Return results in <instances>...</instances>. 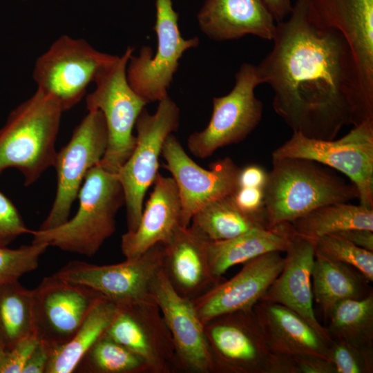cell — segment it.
I'll list each match as a JSON object with an SVG mask.
<instances>
[{"mask_svg": "<svg viewBox=\"0 0 373 373\" xmlns=\"http://www.w3.org/2000/svg\"><path fill=\"white\" fill-rule=\"evenodd\" d=\"M272 41L256 68L274 91V110L293 133L330 140L345 126L373 121V94L349 44L337 30L312 21L303 0L276 23Z\"/></svg>", "mask_w": 373, "mask_h": 373, "instance_id": "1", "label": "cell"}, {"mask_svg": "<svg viewBox=\"0 0 373 373\" xmlns=\"http://www.w3.org/2000/svg\"><path fill=\"white\" fill-rule=\"evenodd\" d=\"M271 160L263 189L269 227L291 222L324 205L358 199L356 186L329 167L304 158Z\"/></svg>", "mask_w": 373, "mask_h": 373, "instance_id": "2", "label": "cell"}, {"mask_svg": "<svg viewBox=\"0 0 373 373\" xmlns=\"http://www.w3.org/2000/svg\"><path fill=\"white\" fill-rule=\"evenodd\" d=\"M76 214L64 224L47 230H31L32 242L91 257L116 229V215L125 204L116 173L99 163L87 172L79 191Z\"/></svg>", "mask_w": 373, "mask_h": 373, "instance_id": "3", "label": "cell"}, {"mask_svg": "<svg viewBox=\"0 0 373 373\" xmlns=\"http://www.w3.org/2000/svg\"><path fill=\"white\" fill-rule=\"evenodd\" d=\"M63 112L53 99L39 90L12 110L0 128V175L8 168H15L28 186L54 167Z\"/></svg>", "mask_w": 373, "mask_h": 373, "instance_id": "4", "label": "cell"}, {"mask_svg": "<svg viewBox=\"0 0 373 373\" xmlns=\"http://www.w3.org/2000/svg\"><path fill=\"white\" fill-rule=\"evenodd\" d=\"M133 50L128 46L123 55H114L103 65L94 79V90L86 97L87 111L99 110L104 115L108 142L99 164L113 173L118 172L135 147L136 137L133 131L148 104L127 80L126 67Z\"/></svg>", "mask_w": 373, "mask_h": 373, "instance_id": "5", "label": "cell"}, {"mask_svg": "<svg viewBox=\"0 0 373 373\" xmlns=\"http://www.w3.org/2000/svg\"><path fill=\"white\" fill-rule=\"evenodd\" d=\"M156 111L150 114L144 108L135 127V147L127 160L116 173L122 186L128 231L137 227L143 211L147 189L158 174L159 157L167 137L177 131L180 108L168 95L158 102Z\"/></svg>", "mask_w": 373, "mask_h": 373, "instance_id": "6", "label": "cell"}, {"mask_svg": "<svg viewBox=\"0 0 373 373\" xmlns=\"http://www.w3.org/2000/svg\"><path fill=\"white\" fill-rule=\"evenodd\" d=\"M315 161L345 175L357 189L359 204L373 209V121L363 122L342 137L321 140L293 133L271 153Z\"/></svg>", "mask_w": 373, "mask_h": 373, "instance_id": "7", "label": "cell"}, {"mask_svg": "<svg viewBox=\"0 0 373 373\" xmlns=\"http://www.w3.org/2000/svg\"><path fill=\"white\" fill-rule=\"evenodd\" d=\"M228 94L213 98L207 126L188 137V149L195 157L204 159L220 148L242 141L259 124L263 106L255 95V88L262 84L256 66L242 64Z\"/></svg>", "mask_w": 373, "mask_h": 373, "instance_id": "8", "label": "cell"}, {"mask_svg": "<svg viewBox=\"0 0 373 373\" xmlns=\"http://www.w3.org/2000/svg\"><path fill=\"white\" fill-rule=\"evenodd\" d=\"M113 56L83 39L62 35L36 60L32 76L37 90L68 111L82 99L99 70Z\"/></svg>", "mask_w": 373, "mask_h": 373, "instance_id": "9", "label": "cell"}, {"mask_svg": "<svg viewBox=\"0 0 373 373\" xmlns=\"http://www.w3.org/2000/svg\"><path fill=\"white\" fill-rule=\"evenodd\" d=\"M162 258L163 243L160 242L122 262L98 265L73 260L54 274L90 287L117 305L155 301V285L162 269Z\"/></svg>", "mask_w": 373, "mask_h": 373, "instance_id": "10", "label": "cell"}, {"mask_svg": "<svg viewBox=\"0 0 373 373\" xmlns=\"http://www.w3.org/2000/svg\"><path fill=\"white\" fill-rule=\"evenodd\" d=\"M155 8L156 52L153 56L150 46H142L137 56H131L126 67L129 85L148 103L168 96V88L184 52L200 44L197 37L188 39L182 37L178 13L173 9L172 0H155Z\"/></svg>", "mask_w": 373, "mask_h": 373, "instance_id": "11", "label": "cell"}, {"mask_svg": "<svg viewBox=\"0 0 373 373\" xmlns=\"http://www.w3.org/2000/svg\"><path fill=\"white\" fill-rule=\"evenodd\" d=\"M108 133L102 113L88 111L75 128L69 142L57 152L54 167L57 191L50 211L39 229L57 227L69 219L73 202L77 198L84 178L103 157Z\"/></svg>", "mask_w": 373, "mask_h": 373, "instance_id": "12", "label": "cell"}, {"mask_svg": "<svg viewBox=\"0 0 373 373\" xmlns=\"http://www.w3.org/2000/svg\"><path fill=\"white\" fill-rule=\"evenodd\" d=\"M204 329L213 373H268L272 353L254 309L216 316Z\"/></svg>", "mask_w": 373, "mask_h": 373, "instance_id": "13", "label": "cell"}, {"mask_svg": "<svg viewBox=\"0 0 373 373\" xmlns=\"http://www.w3.org/2000/svg\"><path fill=\"white\" fill-rule=\"evenodd\" d=\"M164 168L172 175L181 201V224L189 227L194 214L211 202L233 193L238 188L240 168L230 157L211 164L209 169L196 164L174 135L163 146Z\"/></svg>", "mask_w": 373, "mask_h": 373, "instance_id": "14", "label": "cell"}, {"mask_svg": "<svg viewBox=\"0 0 373 373\" xmlns=\"http://www.w3.org/2000/svg\"><path fill=\"white\" fill-rule=\"evenodd\" d=\"M35 334L50 350L66 343L103 295L55 274L32 289Z\"/></svg>", "mask_w": 373, "mask_h": 373, "instance_id": "15", "label": "cell"}, {"mask_svg": "<svg viewBox=\"0 0 373 373\" xmlns=\"http://www.w3.org/2000/svg\"><path fill=\"white\" fill-rule=\"evenodd\" d=\"M104 334L138 355L149 373L182 372L171 332L155 301L117 305Z\"/></svg>", "mask_w": 373, "mask_h": 373, "instance_id": "16", "label": "cell"}, {"mask_svg": "<svg viewBox=\"0 0 373 373\" xmlns=\"http://www.w3.org/2000/svg\"><path fill=\"white\" fill-rule=\"evenodd\" d=\"M245 264L231 278L192 300L203 324L224 314L253 309L282 271L284 257L279 251L269 252Z\"/></svg>", "mask_w": 373, "mask_h": 373, "instance_id": "17", "label": "cell"}, {"mask_svg": "<svg viewBox=\"0 0 373 373\" xmlns=\"http://www.w3.org/2000/svg\"><path fill=\"white\" fill-rule=\"evenodd\" d=\"M154 299L171 332L182 372L213 373L204 324L193 301L173 289L162 269L155 285Z\"/></svg>", "mask_w": 373, "mask_h": 373, "instance_id": "18", "label": "cell"}, {"mask_svg": "<svg viewBox=\"0 0 373 373\" xmlns=\"http://www.w3.org/2000/svg\"><path fill=\"white\" fill-rule=\"evenodd\" d=\"M317 25L337 30L356 58L365 86L373 93V0H303Z\"/></svg>", "mask_w": 373, "mask_h": 373, "instance_id": "19", "label": "cell"}, {"mask_svg": "<svg viewBox=\"0 0 373 373\" xmlns=\"http://www.w3.org/2000/svg\"><path fill=\"white\" fill-rule=\"evenodd\" d=\"M282 271L260 300L282 305L304 318L329 346L332 342L313 307L312 271L315 259L312 240L294 234L286 249Z\"/></svg>", "mask_w": 373, "mask_h": 373, "instance_id": "20", "label": "cell"}, {"mask_svg": "<svg viewBox=\"0 0 373 373\" xmlns=\"http://www.w3.org/2000/svg\"><path fill=\"white\" fill-rule=\"evenodd\" d=\"M207 242L189 226H180L162 242V271L173 289L191 300L224 280L211 271Z\"/></svg>", "mask_w": 373, "mask_h": 373, "instance_id": "21", "label": "cell"}, {"mask_svg": "<svg viewBox=\"0 0 373 373\" xmlns=\"http://www.w3.org/2000/svg\"><path fill=\"white\" fill-rule=\"evenodd\" d=\"M153 184L137 227L122 236L121 250L126 259L138 257L155 245L166 242L182 226L181 201L173 178L158 173Z\"/></svg>", "mask_w": 373, "mask_h": 373, "instance_id": "22", "label": "cell"}, {"mask_svg": "<svg viewBox=\"0 0 373 373\" xmlns=\"http://www.w3.org/2000/svg\"><path fill=\"white\" fill-rule=\"evenodd\" d=\"M275 21L262 0H206L198 14L202 31L220 41L247 35L272 40Z\"/></svg>", "mask_w": 373, "mask_h": 373, "instance_id": "23", "label": "cell"}, {"mask_svg": "<svg viewBox=\"0 0 373 373\" xmlns=\"http://www.w3.org/2000/svg\"><path fill=\"white\" fill-rule=\"evenodd\" d=\"M253 309L271 353L291 356L313 354L329 360V346L295 312L263 300Z\"/></svg>", "mask_w": 373, "mask_h": 373, "instance_id": "24", "label": "cell"}, {"mask_svg": "<svg viewBox=\"0 0 373 373\" xmlns=\"http://www.w3.org/2000/svg\"><path fill=\"white\" fill-rule=\"evenodd\" d=\"M295 233L291 222L249 230L231 239L207 241L208 261L213 276L222 275L231 267L273 251L285 252Z\"/></svg>", "mask_w": 373, "mask_h": 373, "instance_id": "25", "label": "cell"}, {"mask_svg": "<svg viewBox=\"0 0 373 373\" xmlns=\"http://www.w3.org/2000/svg\"><path fill=\"white\" fill-rule=\"evenodd\" d=\"M368 283L354 267L315 250L312 271L313 296L321 307L325 320L338 303L347 299H362L373 292Z\"/></svg>", "mask_w": 373, "mask_h": 373, "instance_id": "26", "label": "cell"}, {"mask_svg": "<svg viewBox=\"0 0 373 373\" xmlns=\"http://www.w3.org/2000/svg\"><path fill=\"white\" fill-rule=\"evenodd\" d=\"M117 305L102 296L74 336L64 345L50 350L45 373H71L90 348L103 336L112 322Z\"/></svg>", "mask_w": 373, "mask_h": 373, "instance_id": "27", "label": "cell"}, {"mask_svg": "<svg viewBox=\"0 0 373 373\" xmlns=\"http://www.w3.org/2000/svg\"><path fill=\"white\" fill-rule=\"evenodd\" d=\"M190 224L189 227L207 241L228 240L254 228L269 227L263 218L238 209L231 195L202 207L194 214Z\"/></svg>", "mask_w": 373, "mask_h": 373, "instance_id": "28", "label": "cell"}, {"mask_svg": "<svg viewBox=\"0 0 373 373\" xmlns=\"http://www.w3.org/2000/svg\"><path fill=\"white\" fill-rule=\"evenodd\" d=\"M296 233L314 240L350 229L373 231V209L338 202L320 207L291 222Z\"/></svg>", "mask_w": 373, "mask_h": 373, "instance_id": "29", "label": "cell"}, {"mask_svg": "<svg viewBox=\"0 0 373 373\" xmlns=\"http://www.w3.org/2000/svg\"><path fill=\"white\" fill-rule=\"evenodd\" d=\"M325 327L332 340L361 350H373V292L362 299L338 303L330 311Z\"/></svg>", "mask_w": 373, "mask_h": 373, "instance_id": "30", "label": "cell"}, {"mask_svg": "<svg viewBox=\"0 0 373 373\" xmlns=\"http://www.w3.org/2000/svg\"><path fill=\"white\" fill-rule=\"evenodd\" d=\"M35 334L32 290L19 280L0 285V338L5 350Z\"/></svg>", "mask_w": 373, "mask_h": 373, "instance_id": "31", "label": "cell"}, {"mask_svg": "<svg viewBox=\"0 0 373 373\" xmlns=\"http://www.w3.org/2000/svg\"><path fill=\"white\" fill-rule=\"evenodd\" d=\"M75 372L149 373L138 355L104 334L84 356Z\"/></svg>", "mask_w": 373, "mask_h": 373, "instance_id": "32", "label": "cell"}, {"mask_svg": "<svg viewBox=\"0 0 373 373\" xmlns=\"http://www.w3.org/2000/svg\"><path fill=\"white\" fill-rule=\"evenodd\" d=\"M316 251L350 265L369 282L373 281V252L358 247L337 234H327L312 240Z\"/></svg>", "mask_w": 373, "mask_h": 373, "instance_id": "33", "label": "cell"}, {"mask_svg": "<svg viewBox=\"0 0 373 373\" xmlns=\"http://www.w3.org/2000/svg\"><path fill=\"white\" fill-rule=\"evenodd\" d=\"M48 247L45 244L34 242L17 249L0 247V285L19 280L36 269Z\"/></svg>", "mask_w": 373, "mask_h": 373, "instance_id": "34", "label": "cell"}, {"mask_svg": "<svg viewBox=\"0 0 373 373\" xmlns=\"http://www.w3.org/2000/svg\"><path fill=\"white\" fill-rule=\"evenodd\" d=\"M329 361L336 373L373 372V350H361L341 341L332 340Z\"/></svg>", "mask_w": 373, "mask_h": 373, "instance_id": "35", "label": "cell"}, {"mask_svg": "<svg viewBox=\"0 0 373 373\" xmlns=\"http://www.w3.org/2000/svg\"><path fill=\"white\" fill-rule=\"evenodd\" d=\"M30 232L15 206L0 192V247H7L18 236Z\"/></svg>", "mask_w": 373, "mask_h": 373, "instance_id": "36", "label": "cell"}, {"mask_svg": "<svg viewBox=\"0 0 373 373\" xmlns=\"http://www.w3.org/2000/svg\"><path fill=\"white\" fill-rule=\"evenodd\" d=\"M39 340L35 334L18 341L10 349L5 350L0 358V373H22L30 356Z\"/></svg>", "mask_w": 373, "mask_h": 373, "instance_id": "37", "label": "cell"}, {"mask_svg": "<svg viewBox=\"0 0 373 373\" xmlns=\"http://www.w3.org/2000/svg\"><path fill=\"white\" fill-rule=\"evenodd\" d=\"M231 197L241 211L265 221L264 214V190L258 187H238Z\"/></svg>", "mask_w": 373, "mask_h": 373, "instance_id": "38", "label": "cell"}, {"mask_svg": "<svg viewBox=\"0 0 373 373\" xmlns=\"http://www.w3.org/2000/svg\"><path fill=\"white\" fill-rule=\"evenodd\" d=\"M297 373H336L334 364L325 358L313 354L292 356Z\"/></svg>", "mask_w": 373, "mask_h": 373, "instance_id": "39", "label": "cell"}, {"mask_svg": "<svg viewBox=\"0 0 373 373\" xmlns=\"http://www.w3.org/2000/svg\"><path fill=\"white\" fill-rule=\"evenodd\" d=\"M268 173L259 164H249L240 169L238 187H258L264 189Z\"/></svg>", "mask_w": 373, "mask_h": 373, "instance_id": "40", "label": "cell"}, {"mask_svg": "<svg viewBox=\"0 0 373 373\" xmlns=\"http://www.w3.org/2000/svg\"><path fill=\"white\" fill-rule=\"evenodd\" d=\"M50 356V349L41 342L27 361L22 373H45Z\"/></svg>", "mask_w": 373, "mask_h": 373, "instance_id": "41", "label": "cell"}, {"mask_svg": "<svg viewBox=\"0 0 373 373\" xmlns=\"http://www.w3.org/2000/svg\"><path fill=\"white\" fill-rule=\"evenodd\" d=\"M355 245L373 252V231L364 229H350L337 233Z\"/></svg>", "mask_w": 373, "mask_h": 373, "instance_id": "42", "label": "cell"}, {"mask_svg": "<svg viewBox=\"0 0 373 373\" xmlns=\"http://www.w3.org/2000/svg\"><path fill=\"white\" fill-rule=\"evenodd\" d=\"M276 23L281 22L291 14L293 6L290 0H262Z\"/></svg>", "mask_w": 373, "mask_h": 373, "instance_id": "43", "label": "cell"}, {"mask_svg": "<svg viewBox=\"0 0 373 373\" xmlns=\"http://www.w3.org/2000/svg\"><path fill=\"white\" fill-rule=\"evenodd\" d=\"M4 352H5V349L0 338V358L2 356L3 354L4 353Z\"/></svg>", "mask_w": 373, "mask_h": 373, "instance_id": "44", "label": "cell"}]
</instances>
